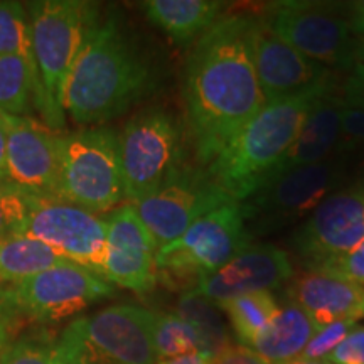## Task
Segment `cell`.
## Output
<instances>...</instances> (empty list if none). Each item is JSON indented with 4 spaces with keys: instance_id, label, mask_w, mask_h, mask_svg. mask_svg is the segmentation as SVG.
I'll return each instance as SVG.
<instances>
[{
    "instance_id": "1",
    "label": "cell",
    "mask_w": 364,
    "mask_h": 364,
    "mask_svg": "<svg viewBox=\"0 0 364 364\" xmlns=\"http://www.w3.org/2000/svg\"><path fill=\"white\" fill-rule=\"evenodd\" d=\"M247 14L225 16L193 44L184 70L186 112L198 161L209 166L265 107L247 41Z\"/></svg>"
},
{
    "instance_id": "2",
    "label": "cell",
    "mask_w": 364,
    "mask_h": 364,
    "mask_svg": "<svg viewBox=\"0 0 364 364\" xmlns=\"http://www.w3.org/2000/svg\"><path fill=\"white\" fill-rule=\"evenodd\" d=\"M152 68L115 19L86 31L63 88V110L78 125H100L124 115L152 88Z\"/></svg>"
},
{
    "instance_id": "3",
    "label": "cell",
    "mask_w": 364,
    "mask_h": 364,
    "mask_svg": "<svg viewBox=\"0 0 364 364\" xmlns=\"http://www.w3.org/2000/svg\"><path fill=\"white\" fill-rule=\"evenodd\" d=\"M332 86L334 76L300 93L267 102L209 164L206 171L209 179L236 203L250 198L277 176L314 100Z\"/></svg>"
},
{
    "instance_id": "4",
    "label": "cell",
    "mask_w": 364,
    "mask_h": 364,
    "mask_svg": "<svg viewBox=\"0 0 364 364\" xmlns=\"http://www.w3.org/2000/svg\"><path fill=\"white\" fill-rule=\"evenodd\" d=\"M31 41L39 91L36 107L51 130L65 127L63 88L86 31L98 16L91 4L80 0H41L29 6Z\"/></svg>"
},
{
    "instance_id": "5",
    "label": "cell",
    "mask_w": 364,
    "mask_h": 364,
    "mask_svg": "<svg viewBox=\"0 0 364 364\" xmlns=\"http://www.w3.org/2000/svg\"><path fill=\"white\" fill-rule=\"evenodd\" d=\"M154 317L144 307H107L68 324L56 353L63 364H156Z\"/></svg>"
},
{
    "instance_id": "6",
    "label": "cell",
    "mask_w": 364,
    "mask_h": 364,
    "mask_svg": "<svg viewBox=\"0 0 364 364\" xmlns=\"http://www.w3.org/2000/svg\"><path fill=\"white\" fill-rule=\"evenodd\" d=\"M58 199L86 211L105 213L125 199L118 135L85 129L59 136Z\"/></svg>"
},
{
    "instance_id": "7",
    "label": "cell",
    "mask_w": 364,
    "mask_h": 364,
    "mask_svg": "<svg viewBox=\"0 0 364 364\" xmlns=\"http://www.w3.org/2000/svg\"><path fill=\"white\" fill-rule=\"evenodd\" d=\"M240 203H228L194 221L179 238L157 250V273L198 282L226 265L252 243Z\"/></svg>"
},
{
    "instance_id": "8",
    "label": "cell",
    "mask_w": 364,
    "mask_h": 364,
    "mask_svg": "<svg viewBox=\"0 0 364 364\" xmlns=\"http://www.w3.org/2000/svg\"><path fill=\"white\" fill-rule=\"evenodd\" d=\"M344 166L338 159L295 167L279 174L240 203L250 236L267 235L306 218L341 184Z\"/></svg>"
},
{
    "instance_id": "9",
    "label": "cell",
    "mask_w": 364,
    "mask_h": 364,
    "mask_svg": "<svg viewBox=\"0 0 364 364\" xmlns=\"http://www.w3.org/2000/svg\"><path fill=\"white\" fill-rule=\"evenodd\" d=\"M118 150L125 199L144 201L181 169V129L166 110L150 108L127 122Z\"/></svg>"
},
{
    "instance_id": "10",
    "label": "cell",
    "mask_w": 364,
    "mask_h": 364,
    "mask_svg": "<svg viewBox=\"0 0 364 364\" xmlns=\"http://www.w3.org/2000/svg\"><path fill=\"white\" fill-rule=\"evenodd\" d=\"M265 21L282 41L318 65L351 70L356 63V39L348 19L327 4H275Z\"/></svg>"
},
{
    "instance_id": "11",
    "label": "cell",
    "mask_w": 364,
    "mask_h": 364,
    "mask_svg": "<svg viewBox=\"0 0 364 364\" xmlns=\"http://www.w3.org/2000/svg\"><path fill=\"white\" fill-rule=\"evenodd\" d=\"M22 236L51 248L63 260L95 272L103 279L107 257V220L59 199L29 196V216Z\"/></svg>"
},
{
    "instance_id": "12",
    "label": "cell",
    "mask_w": 364,
    "mask_h": 364,
    "mask_svg": "<svg viewBox=\"0 0 364 364\" xmlns=\"http://www.w3.org/2000/svg\"><path fill=\"white\" fill-rule=\"evenodd\" d=\"M4 289L22 317L38 322L63 321L115 295L110 282L68 260Z\"/></svg>"
},
{
    "instance_id": "13",
    "label": "cell",
    "mask_w": 364,
    "mask_h": 364,
    "mask_svg": "<svg viewBox=\"0 0 364 364\" xmlns=\"http://www.w3.org/2000/svg\"><path fill=\"white\" fill-rule=\"evenodd\" d=\"M228 203H233V199L208 174L181 167L156 194L132 206L159 250L179 238L199 218Z\"/></svg>"
},
{
    "instance_id": "14",
    "label": "cell",
    "mask_w": 364,
    "mask_h": 364,
    "mask_svg": "<svg viewBox=\"0 0 364 364\" xmlns=\"http://www.w3.org/2000/svg\"><path fill=\"white\" fill-rule=\"evenodd\" d=\"M364 240V196L346 189L332 193L307 216L290 247L309 270L343 257Z\"/></svg>"
},
{
    "instance_id": "15",
    "label": "cell",
    "mask_w": 364,
    "mask_h": 364,
    "mask_svg": "<svg viewBox=\"0 0 364 364\" xmlns=\"http://www.w3.org/2000/svg\"><path fill=\"white\" fill-rule=\"evenodd\" d=\"M0 118L7 139L6 181L31 198L58 199L59 136L29 117Z\"/></svg>"
},
{
    "instance_id": "16",
    "label": "cell",
    "mask_w": 364,
    "mask_h": 364,
    "mask_svg": "<svg viewBox=\"0 0 364 364\" xmlns=\"http://www.w3.org/2000/svg\"><path fill=\"white\" fill-rule=\"evenodd\" d=\"M247 41L255 73L267 102L300 93L332 76L329 68L295 51L260 17L248 16Z\"/></svg>"
},
{
    "instance_id": "17",
    "label": "cell",
    "mask_w": 364,
    "mask_h": 364,
    "mask_svg": "<svg viewBox=\"0 0 364 364\" xmlns=\"http://www.w3.org/2000/svg\"><path fill=\"white\" fill-rule=\"evenodd\" d=\"M156 255V241L130 203L107 218L105 280L134 292H149L157 280Z\"/></svg>"
},
{
    "instance_id": "18",
    "label": "cell",
    "mask_w": 364,
    "mask_h": 364,
    "mask_svg": "<svg viewBox=\"0 0 364 364\" xmlns=\"http://www.w3.org/2000/svg\"><path fill=\"white\" fill-rule=\"evenodd\" d=\"M294 267L289 253L273 245L248 247L198 282L194 290L211 302H223L253 292H270L292 279Z\"/></svg>"
},
{
    "instance_id": "19",
    "label": "cell",
    "mask_w": 364,
    "mask_h": 364,
    "mask_svg": "<svg viewBox=\"0 0 364 364\" xmlns=\"http://www.w3.org/2000/svg\"><path fill=\"white\" fill-rule=\"evenodd\" d=\"M289 295L318 329L332 322L364 317V287L332 273L309 270L294 279Z\"/></svg>"
},
{
    "instance_id": "20",
    "label": "cell",
    "mask_w": 364,
    "mask_h": 364,
    "mask_svg": "<svg viewBox=\"0 0 364 364\" xmlns=\"http://www.w3.org/2000/svg\"><path fill=\"white\" fill-rule=\"evenodd\" d=\"M343 107V100L336 95V86L314 100L306 122L282 161L277 176L295 167L324 162L332 157V154L341 147V139H343V130H341Z\"/></svg>"
},
{
    "instance_id": "21",
    "label": "cell",
    "mask_w": 364,
    "mask_h": 364,
    "mask_svg": "<svg viewBox=\"0 0 364 364\" xmlns=\"http://www.w3.org/2000/svg\"><path fill=\"white\" fill-rule=\"evenodd\" d=\"M225 4L218 0H149L142 4L147 19L181 48L194 44L220 19Z\"/></svg>"
},
{
    "instance_id": "22",
    "label": "cell",
    "mask_w": 364,
    "mask_h": 364,
    "mask_svg": "<svg viewBox=\"0 0 364 364\" xmlns=\"http://www.w3.org/2000/svg\"><path fill=\"white\" fill-rule=\"evenodd\" d=\"M318 327L297 304L279 309L277 316L255 339L253 349L268 364H287L300 358Z\"/></svg>"
},
{
    "instance_id": "23",
    "label": "cell",
    "mask_w": 364,
    "mask_h": 364,
    "mask_svg": "<svg viewBox=\"0 0 364 364\" xmlns=\"http://www.w3.org/2000/svg\"><path fill=\"white\" fill-rule=\"evenodd\" d=\"M63 258L51 248L29 236H11L0 241V285L19 284L48 270Z\"/></svg>"
},
{
    "instance_id": "24",
    "label": "cell",
    "mask_w": 364,
    "mask_h": 364,
    "mask_svg": "<svg viewBox=\"0 0 364 364\" xmlns=\"http://www.w3.org/2000/svg\"><path fill=\"white\" fill-rule=\"evenodd\" d=\"M39 91L38 70L21 56L0 54V115L22 117Z\"/></svg>"
},
{
    "instance_id": "25",
    "label": "cell",
    "mask_w": 364,
    "mask_h": 364,
    "mask_svg": "<svg viewBox=\"0 0 364 364\" xmlns=\"http://www.w3.org/2000/svg\"><path fill=\"white\" fill-rule=\"evenodd\" d=\"M220 309L226 312L240 344L252 348L280 307L270 292H253L223 302Z\"/></svg>"
},
{
    "instance_id": "26",
    "label": "cell",
    "mask_w": 364,
    "mask_h": 364,
    "mask_svg": "<svg viewBox=\"0 0 364 364\" xmlns=\"http://www.w3.org/2000/svg\"><path fill=\"white\" fill-rule=\"evenodd\" d=\"M177 316L188 321L199 334L203 343V351L209 356H216L223 349H226L230 343V332L223 321L220 306L196 290L182 294L177 304Z\"/></svg>"
},
{
    "instance_id": "27",
    "label": "cell",
    "mask_w": 364,
    "mask_h": 364,
    "mask_svg": "<svg viewBox=\"0 0 364 364\" xmlns=\"http://www.w3.org/2000/svg\"><path fill=\"white\" fill-rule=\"evenodd\" d=\"M152 341L157 359L177 358L191 353H204L198 332L188 321H184L177 314L156 312Z\"/></svg>"
},
{
    "instance_id": "28",
    "label": "cell",
    "mask_w": 364,
    "mask_h": 364,
    "mask_svg": "<svg viewBox=\"0 0 364 364\" xmlns=\"http://www.w3.org/2000/svg\"><path fill=\"white\" fill-rule=\"evenodd\" d=\"M0 54L21 56L36 66L31 19L19 2H0Z\"/></svg>"
},
{
    "instance_id": "29",
    "label": "cell",
    "mask_w": 364,
    "mask_h": 364,
    "mask_svg": "<svg viewBox=\"0 0 364 364\" xmlns=\"http://www.w3.org/2000/svg\"><path fill=\"white\" fill-rule=\"evenodd\" d=\"M0 364H63L56 353V339L46 332L22 334L0 354Z\"/></svg>"
},
{
    "instance_id": "30",
    "label": "cell",
    "mask_w": 364,
    "mask_h": 364,
    "mask_svg": "<svg viewBox=\"0 0 364 364\" xmlns=\"http://www.w3.org/2000/svg\"><path fill=\"white\" fill-rule=\"evenodd\" d=\"M29 216V196L7 181H0V241L24 233Z\"/></svg>"
},
{
    "instance_id": "31",
    "label": "cell",
    "mask_w": 364,
    "mask_h": 364,
    "mask_svg": "<svg viewBox=\"0 0 364 364\" xmlns=\"http://www.w3.org/2000/svg\"><path fill=\"white\" fill-rule=\"evenodd\" d=\"M356 322V318H346V321L332 322L329 326L321 327L314 334V338L309 341L299 359H304V361H326V358L348 338V334L354 329Z\"/></svg>"
},
{
    "instance_id": "32",
    "label": "cell",
    "mask_w": 364,
    "mask_h": 364,
    "mask_svg": "<svg viewBox=\"0 0 364 364\" xmlns=\"http://www.w3.org/2000/svg\"><path fill=\"white\" fill-rule=\"evenodd\" d=\"M311 270L332 273V275L353 282V284L364 285V240L349 253L311 268Z\"/></svg>"
},
{
    "instance_id": "33",
    "label": "cell",
    "mask_w": 364,
    "mask_h": 364,
    "mask_svg": "<svg viewBox=\"0 0 364 364\" xmlns=\"http://www.w3.org/2000/svg\"><path fill=\"white\" fill-rule=\"evenodd\" d=\"M22 318L24 317L9 299L6 289L0 287V354L6 351L7 346L16 339Z\"/></svg>"
},
{
    "instance_id": "34",
    "label": "cell",
    "mask_w": 364,
    "mask_h": 364,
    "mask_svg": "<svg viewBox=\"0 0 364 364\" xmlns=\"http://www.w3.org/2000/svg\"><path fill=\"white\" fill-rule=\"evenodd\" d=\"M326 361L331 364H364V327L353 329Z\"/></svg>"
},
{
    "instance_id": "35",
    "label": "cell",
    "mask_w": 364,
    "mask_h": 364,
    "mask_svg": "<svg viewBox=\"0 0 364 364\" xmlns=\"http://www.w3.org/2000/svg\"><path fill=\"white\" fill-rule=\"evenodd\" d=\"M343 103L346 107L364 110V63H354L351 75L343 85Z\"/></svg>"
},
{
    "instance_id": "36",
    "label": "cell",
    "mask_w": 364,
    "mask_h": 364,
    "mask_svg": "<svg viewBox=\"0 0 364 364\" xmlns=\"http://www.w3.org/2000/svg\"><path fill=\"white\" fill-rule=\"evenodd\" d=\"M341 130H343L341 142L346 140L348 144L364 145V110L344 105L341 112Z\"/></svg>"
},
{
    "instance_id": "37",
    "label": "cell",
    "mask_w": 364,
    "mask_h": 364,
    "mask_svg": "<svg viewBox=\"0 0 364 364\" xmlns=\"http://www.w3.org/2000/svg\"><path fill=\"white\" fill-rule=\"evenodd\" d=\"M211 364H268L258 356L253 349L247 346H228L216 356H213Z\"/></svg>"
},
{
    "instance_id": "38",
    "label": "cell",
    "mask_w": 364,
    "mask_h": 364,
    "mask_svg": "<svg viewBox=\"0 0 364 364\" xmlns=\"http://www.w3.org/2000/svg\"><path fill=\"white\" fill-rule=\"evenodd\" d=\"M348 19L349 29H351L353 36H358V38H364V0H359V2H351L348 4Z\"/></svg>"
},
{
    "instance_id": "39",
    "label": "cell",
    "mask_w": 364,
    "mask_h": 364,
    "mask_svg": "<svg viewBox=\"0 0 364 364\" xmlns=\"http://www.w3.org/2000/svg\"><path fill=\"white\" fill-rule=\"evenodd\" d=\"M213 356L208 353H191L184 356L169 358V359H159L156 364H211Z\"/></svg>"
},
{
    "instance_id": "40",
    "label": "cell",
    "mask_w": 364,
    "mask_h": 364,
    "mask_svg": "<svg viewBox=\"0 0 364 364\" xmlns=\"http://www.w3.org/2000/svg\"><path fill=\"white\" fill-rule=\"evenodd\" d=\"M7 139H6V130H4L2 118H0V181H6L7 172Z\"/></svg>"
},
{
    "instance_id": "41",
    "label": "cell",
    "mask_w": 364,
    "mask_h": 364,
    "mask_svg": "<svg viewBox=\"0 0 364 364\" xmlns=\"http://www.w3.org/2000/svg\"><path fill=\"white\" fill-rule=\"evenodd\" d=\"M351 191H356V193L363 194L364 196V164L361 167H359L356 177H354V182L351 184Z\"/></svg>"
},
{
    "instance_id": "42",
    "label": "cell",
    "mask_w": 364,
    "mask_h": 364,
    "mask_svg": "<svg viewBox=\"0 0 364 364\" xmlns=\"http://www.w3.org/2000/svg\"><path fill=\"white\" fill-rule=\"evenodd\" d=\"M354 59H356V63H364V38L356 39V48H354Z\"/></svg>"
},
{
    "instance_id": "43",
    "label": "cell",
    "mask_w": 364,
    "mask_h": 364,
    "mask_svg": "<svg viewBox=\"0 0 364 364\" xmlns=\"http://www.w3.org/2000/svg\"><path fill=\"white\" fill-rule=\"evenodd\" d=\"M287 364H331L329 361H304V359H295L292 363H287Z\"/></svg>"
}]
</instances>
